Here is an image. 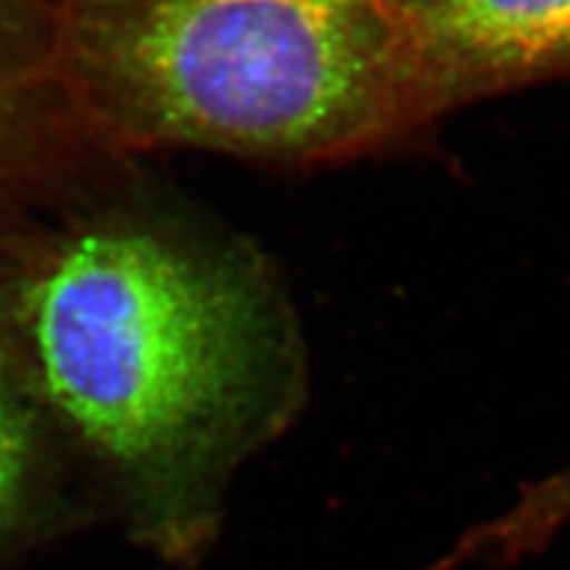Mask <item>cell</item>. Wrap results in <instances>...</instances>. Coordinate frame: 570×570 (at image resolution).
Listing matches in <instances>:
<instances>
[{
  "instance_id": "obj_1",
  "label": "cell",
  "mask_w": 570,
  "mask_h": 570,
  "mask_svg": "<svg viewBox=\"0 0 570 570\" xmlns=\"http://www.w3.org/2000/svg\"><path fill=\"white\" fill-rule=\"evenodd\" d=\"M0 333L98 523L175 570L209 558L309 386L273 259L140 159L0 235Z\"/></svg>"
},
{
  "instance_id": "obj_2",
  "label": "cell",
  "mask_w": 570,
  "mask_h": 570,
  "mask_svg": "<svg viewBox=\"0 0 570 570\" xmlns=\"http://www.w3.org/2000/svg\"><path fill=\"white\" fill-rule=\"evenodd\" d=\"M61 75L106 151L309 167L431 127L389 0H71Z\"/></svg>"
},
{
  "instance_id": "obj_3",
  "label": "cell",
  "mask_w": 570,
  "mask_h": 570,
  "mask_svg": "<svg viewBox=\"0 0 570 570\" xmlns=\"http://www.w3.org/2000/svg\"><path fill=\"white\" fill-rule=\"evenodd\" d=\"M69 3L0 0V235L122 159L92 138L63 85Z\"/></svg>"
},
{
  "instance_id": "obj_4",
  "label": "cell",
  "mask_w": 570,
  "mask_h": 570,
  "mask_svg": "<svg viewBox=\"0 0 570 570\" xmlns=\"http://www.w3.org/2000/svg\"><path fill=\"white\" fill-rule=\"evenodd\" d=\"M433 119L570 71V0H389Z\"/></svg>"
},
{
  "instance_id": "obj_5",
  "label": "cell",
  "mask_w": 570,
  "mask_h": 570,
  "mask_svg": "<svg viewBox=\"0 0 570 570\" xmlns=\"http://www.w3.org/2000/svg\"><path fill=\"white\" fill-rule=\"evenodd\" d=\"M90 525L75 462L0 333V570Z\"/></svg>"
}]
</instances>
